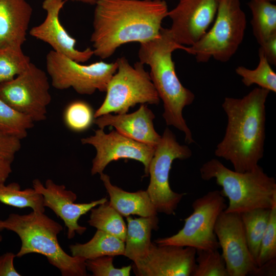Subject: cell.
I'll return each instance as SVG.
<instances>
[{
  "label": "cell",
  "instance_id": "cell-17",
  "mask_svg": "<svg viewBox=\"0 0 276 276\" xmlns=\"http://www.w3.org/2000/svg\"><path fill=\"white\" fill-rule=\"evenodd\" d=\"M66 2L64 0H44L42 7L46 12L44 20L29 31L30 35L49 44L53 50L80 63L88 61L94 55L93 50L76 48V40L71 36L61 24L60 12Z\"/></svg>",
  "mask_w": 276,
  "mask_h": 276
},
{
  "label": "cell",
  "instance_id": "cell-1",
  "mask_svg": "<svg viewBox=\"0 0 276 276\" xmlns=\"http://www.w3.org/2000/svg\"><path fill=\"white\" fill-rule=\"evenodd\" d=\"M95 6L90 41L102 59L124 44L157 37L169 11L164 0H98Z\"/></svg>",
  "mask_w": 276,
  "mask_h": 276
},
{
  "label": "cell",
  "instance_id": "cell-19",
  "mask_svg": "<svg viewBox=\"0 0 276 276\" xmlns=\"http://www.w3.org/2000/svg\"><path fill=\"white\" fill-rule=\"evenodd\" d=\"M32 13L26 0H0V49L22 47Z\"/></svg>",
  "mask_w": 276,
  "mask_h": 276
},
{
  "label": "cell",
  "instance_id": "cell-38",
  "mask_svg": "<svg viewBox=\"0 0 276 276\" xmlns=\"http://www.w3.org/2000/svg\"><path fill=\"white\" fill-rule=\"evenodd\" d=\"M11 163L0 159V185L5 183L11 173Z\"/></svg>",
  "mask_w": 276,
  "mask_h": 276
},
{
  "label": "cell",
  "instance_id": "cell-5",
  "mask_svg": "<svg viewBox=\"0 0 276 276\" xmlns=\"http://www.w3.org/2000/svg\"><path fill=\"white\" fill-rule=\"evenodd\" d=\"M200 173L203 180L214 179L222 187L221 193L228 200L226 212L240 214L257 208L271 209L276 203L275 180L259 165L240 172L212 158L202 165Z\"/></svg>",
  "mask_w": 276,
  "mask_h": 276
},
{
  "label": "cell",
  "instance_id": "cell-22",
  "mask_svg": "<svg viewBox=\"0 0 276 276\" xmlns=\"http://www.w3.org/2000/svg\"><path fill=\"white\" fill-rule=\"evenodd\" d=\"M70 249L72 256L87 260L104 256L124 255L125 242L113 235L97 229L89 241L83 244H72Z\"/></svg>",
  "mask_w": 276,
  "mask_h": 276
},
{
  "label": "cell",
  "instance_id": "cell-31",
  "mask_svg": "<svg viewBox=\"0 0 276 276\" xmlns=\"http://www.w3.org/2000/svg\"><path fill=\"white\" fill-rule=\"evenodd\" d=\"M94 114L88 103L76 100L70 103L66 107L63 120L68 129L75 132H82L88 129L94 123Z\"/></svg>",
  "mask_w": 276,
  "mask_h": 276
},
{
  "label": "cell",
  "instance_id": "cell-33",
  "mask_svg": "<svg viewBox=\"0 0 276 276\" xmlns=\"http://www.w3.org/2000/svg\"><path fill=\"white\" fill-rule=\"evenodd\" d=\"M113 257L104 256L86 260V269L94 276H129L132 265L116 268L113 264Z\"/></svg>",
  "mask_w": 276,
  "mask_h": 276
},
{
  "label": "cell",
  "instance_id": "cell-27",
  "mask_svg": "<svg viewBox=\"0 0 276 276\" xmlns=\"http://www.w3.org/2000/svg\"><path fill=\"white\" fill-rule=\"evenodd\" d=\"M259 62L254 70L248 69L243 66H238L236 73L242 77V82L246 86L253 84L260 87L276 92V73L271 68L270 63L263 52L259 49Z\"/></svg>",
  "mask_w": 276,
  "mask_h": 276
},
{
  "label": "cell",
  "instance_id": "cell-14",
  "mask_svg": "<svg viewBox=\"0 0 276 276\" xmlns=\"http://www.w3.org/2000/svg\"><path fill=\"white\" fill-rule=\"evenodd\" d=\"M219 0H179L169 11L172 21L169 30L178 44L191 46L207 32L216 15Z\"/></svg>",
  "mask_w": 276,
  "mask_h": 276
},
{
  "label": "cell",
  "instance_id": "cell-28",
  "mask_svg": "<svg viewBox=\"0 0 276 276\" xmlns=\"http://www.w3.org/2000/svg\"><path fill=\"white\" fill-rule=\"evenodd\" d=\"M21 48L0 49V85L11 81L24 72L31 63Z\"/></svg>",
  "mask_w": 276,
  "mask_h": 276
},
{
  "label": "cell",
  "instance_id": "cell-41",
  "mask_svg": "<svg viewBox=\"0 0 276 276\" xmlns=\"http://www.w3.org/2000/svg\"><path fill=\"white\" fill-rule=\"evenodd\" d=\"M267 1H269L270 2H272V1H275V0H267Z\"/></svg>",
  "mask_w": 276,
  "mask_h": 276
},
{
  "label": "cell",
  "instance_id": "cell-21",
  "mask_svg": "<svg viewBox=\"0 0 276 276\" xmlns=\"http://www.w3.org/2000/svg\"><path fill=\"white\" fill-rule=\"evenodd\" d=\"M126 218L127 224L124 256L134 262L148 254L152 243V232L158 228L159 220L157 215Z\"/></svg>",
  "mask_w": 276,
  "mask_h": 276
},
{
  "label": "cell",
  "instance_id": "cell-34",
  "mask_svg": "<svg viewBox=\"0 0 276 276\" xmlns=\"http://www.w3.org/2000/svg\"><path fill=\"white\" fill-rule=\"evenodd\" d=\"M20 140L0 129V159L12 163L21 148Z\"/></svg>",
  "mask_w": 276,
  "mask_h": 276
},
{
  "label": "cell",
  "instance_id": "cell-36",
  "mask_svg": "<svg viewBox=\"0 0 276 276\" xmlns=\"http://www.w3.org/2000/svg\"><path fill=\"white\" fill-rule=\"evenodd\" d=\"M270 64H276V33L260 44L259 48Z\"/></svg>",
  "mask_w": 276,
  "mask_h": 276
},
{
  "label": "cell",
  "instance_id": "cell-12",
  "mask_svg": "<svg viewBox=\"0 0 276 276\" xmlns=\"http://www.w3.org/2000/svg\"><path fill=\"white\" fill-rule=\"evenodd\" d=\"M214 231L229 276L255 275L258 266L249 249L240 214L223 211Z\"/></svg>",
  "mask_w": 276,
  "mask_h": 276
},
{
  "label": "cell",
  "instance_id": "cell-32",
  "mask_svg": "<svg viewBox=\"0 0 276 276\" xmlns=\"http://www.w3.org/2000/svg\"><path fill=\"white\" fill-rule=\"evenodd\" d=\"M276 259V203L270 209L268 225L261 241L256 264L258 267Z\"/></svg>",
  "mask_w": 276,
  "mask_h": 276
},
{
  "label": "cell",
  "instance_id": "cell-13",
  "mask_svg": "<svg viewBox=\"0 0 276 276\" xmlns=\"http://www.w3.org/2000/svg\"><path fill=\"white\" fill-rule=\"evenodd\" d=\"M83 145H90L96 154L92 160L91 174H100L112 161L131 159L139 161L144 166L146 176H148L149 167L155 147L128 138L116 130L106 133L99 128L93 135L82 138Z\"/></svg>",
  "mask_w": 276,
  "mask_h": 276
},
{
  "label": "cell",
  "instance_id": "cell-6",
  "mask_svg": "<svg viewBox=\"0 0 276 276\" xmlns=\"http://www.w3.org/2000/svg\"><path fill=\"white\" fill-rule=\"evenodd\" d=\"M246 15L240 0H219L216 17L211 29L184 51L195 56L198 62L211 58L225 62L237 52L244 38Z\"/></svg>",
  "mask_w": 276,
  "mask_h": 276
},
{
  "label": "cell",
  "instance_id": "cell-8",
  "mask_svg": "<svg viewBox=\"0 0 276 276\" xmlns=\"http://www.w3.org/2000/svg\"><path fill=\"white\" fill-rule=\"evenodd\" d=\"M221 191H212L194 201L192 213L185 219L183 227L176 234L157 239L158 245L190 247L196 250L218 249L214 231L219 215L227 207Z\"/></svg>",
  "mask_w": 276,
  "mask_h": 276
},
{
  "label": "cell",
  "instance_id": "cell-24",
  "mask_svg": "<svg viewBox=\"0 0 276 276\" xmlns=\"http://www.w3.org/2000/svg\"><path fill=\"white\" fill-rule=\"evenodd\" d=\"M88 224L98 230L113 235L125 241L127 225L123 216L107 201L90 210Z\"/></svg>",
  "mask_w": 276,
  "mask_h": 276
},
{
  "label": "cell",
  "instance_id": "cell-3",
  "mask_svg": "<svg viewBox=\"0 0 276 276\" xmlns=\"http://www.w3.org/2000/svg\"><path fill=\"white\" fill-rule=\"evenodd\" d=\"M185 47L175 41L169 29L162 28L157 37L140 43L138 57L141 63L150 66L151 81L163 102V117L167 125L183 132L185 142L190 144L194 140L182 110L193 102L195 95L180 82L172 57L175 50Z\"/></svg>",
  "mask_w": 276,
  "mask_h": 276
},
{
  "label": "cell",
  "instance_id": "cell-23",
  "mask_svg": "<svg viewBox=\"0 0 276 276\" xmlns=\"http://www.w3.org/2000/svg\"><path fill=\"white\" fill-rule=\"evenodd\" d=\"M252 32L260 45L276 33V6L267 0H249Z\"/></svg>",
  "mask_w": 276,
  "mask_h": 276
},
{
  "label": "cell",
  "instance_id": "cell-10",
  "mask_svg": "<svg viewBox=\"0 0 276 276\" xmlns=\"http://www.w3.org/2000/svg\"><path fill=\"white\" fill-rule=\"evenodd\" d=\"M46 69L52 86L57 89L73 88L81 95H91L97 90L105 92L108 83L116 72V61H100L88 65L50 51L46 55Z\"/></svg>",
  "mask_w": 276,
  "mask_h": 276
},
{
  "label": "cell",
  "instance_id": "cell-20",
  "mask_svg": "<svg viewBox=\"0 0 276 276\" xmlns=\"http://www.w3.org/2000/svg\"><path fill=\"white\" fill-rule=\"evenodd\" d=\"M100 179L109 196L110 204L122 216L131 215L140 217L157 215V212L147 191L139 190L129 192L112 185L110 177L103 172L100 174Z\"/></svg>",
  "mask_w": 276,
  "mask_h": 276
},
{
  "label": "cell",
  "instance_id": "cell-30",
  "mask_svg": "<svg viewBox=\"0 0 276 276\" xmlns=\"http://www.w3.org/2000/svg\"><path fill=\"white\" fill-rule=\"evenodd\" d=\"M196 266L192 276H229L218 249L196 250Z\"/></svg>",
  "mask_w": 276,
  "mask_h": 276
},
{
  "label": "cell",
  "instance_id": "cell-40",
  "mask_svg": "<svg viewBox=\"0 0 276 276\" xmlns=\"http://www.w3.org/2000/svg\"><path fill=\"white\" fill-rule=\"evenodd\" d=\"M3 230V228H2L1 226H0V242H1L2 241V239H3V237H2V236L1 235V232Z\"/></svg>",
  "mask_w": 276,
  "mask_h": 276
},
{
  "label": "cell",
  "instance_id": "cell-9",
  "mask_svg": "<svg viewBox=\"0 0 276 276\" xmlns=\"http://www.w3.org/2000/svg\"><path fill=\"white\" fill-rule=\"evenodd\" d=\"M192 152L186 145L179 144L173 132L167 127L155 151L149 167L150 182L147 192L157 213L174 215L185 193L174 192L169 185L173 162L190 158Z\"/></svg>",
  "mask_w": 276,
  "mask_h": 276
},
{
  "label": "cell",
  "instance_id": "cell-35",
  "mask_svg": "<svg viewBox=\"0 0 276 276\" xmlns=\"http://www.w3.org/2000/svg\"><path fill=\"white\" fill-rule=\"evenodd\" d=\"M16 255L13 252H6L0 256V276H20L14 265Z\"/></svg>",
  "mask_w": 276,
  "mask_h": 276
},
{
  "label": "cell",
  "instance_id": "cell-11",
  "mask_svg": "<svg viewBox=\"0 0 276 276\" xmlns=\"http://www.w3.org/2000/svg\"><path fill=\"white\" fill-rule=\"evenodd\" d=\"M50 87L46 73L31 62L21 74L0 85V98L34 122H41L46 119L51 102Z\"/></svg>",
  "mask_w": 276,
  "mask_h": 276
},
{
  "label": "cell",
  "instance_id": "cell-26",
  "mask_svg": "<svg viewBox=\"0 0 276 276\" xmlns=\"http://www.w3.org/2000/svg\"><path fill=\"white\" fill-rule=\"evenodd\" d=\"M0 202L19 209L30 208L33 211H45L42 195L33 188L21 190L16 182L0 185Z\"/></svg>",
  "mask_w": 276,
  "mask_h": 276
},
{
  "label": "cell",
  "instance_id": "cell-37",
  "mask_svg": "<svg viewBox=\"0 0 276 276\" xmlns=\"http://www.w3.org/2000/svg\"><path fill=\"white\" fill-rule=\"evenodd\" d=\"M275 259L269 261L262 266L258 267L255 275H275Z\"/></svg>",
  "mask_w": 276,
  "mask_h": 276
},
{
  "label": "cell",
  "instance_id": "cell-2",
  "mask_svg": "<svg viewBox=\"0 0 276 276\" xmlns=\"http://www.w3.org/2000/svg\"><path fill=\"white\" fill-rule=\"evenodd\" d=\"M269 92L257 87L242 98L225 97L222 104L227 124L215 155L229 161L236 171L254 169L263 156L265 103Z\"/></svg>",
  "mask_w": 276,
  "mask_h": 276
},
{
  "label": "cell",
  "instance_id": "cell-39",
  "mask_svg": "<svg viewBox=\"0 0 276 276\" xmlns=\"http://www.w3.org/2000/svg\"><path fill=\"white\" fill-rule=\"evenodd\" d=\"M65 2L70 1L73 2H78L90 5H95L98 0H64Z\"/></svg>",
  "mask_w": 276,
  "mask_h": 276
},
{
  "label": "cell",
  "instance_id": "cell-42",
  "mask_svg": "<svg viewBox=\"0 0 276 276\" xmlns=\"http://www.w3.org/2000/svg\"><path fill=\"white\" fill-rule=\"evenodd\" d=\"M147 1H154V0H147Z\"/></svg>",
  "mask_w": 276,
  "mask_h": 276
},
{
  "label": "cell",
  "instance_id": "cell-18",
  "mask_svg": "<svg viewBox=\"0 0 276 276\" xmlns=\"http://www.w3.org/2000/svg\"><path fill=\"white\" fill-rule=\"evenodd\" d=\"M155 115L147 104H141L139 108L131 113L105 114L95 118L94 123L99 128L112 126L120 134L132 140L154 147L158 144L161 135L155 130Z\"/></svg>",
  "mask_w": 276,
  "mask_h": 276
},
{
  "label": "cell",
  "instance_id": "cell-4",
  "mask_svg": "<svg viewBox=\"0 0 276 276\" xmlns=\"http://www.w3.org/2000/svg\"><path fill=\"white\" fill-rule=\"evenodd\" d=\"M0 226L19 237L21 246L16 257L40 254L58 269L62 276L87 275L86 260L64 251L57 238L62 226L44 213L32 211L25 215L12 213L5 220H0Z\"/></svg>",
  "mask_w": 276,
  "mask_h": 276
},
{
  "label": "cell",
  "instance_id": "cell-25",
  "mask_svg": "<svg viewBox=\"0 0 276 276\" xmlns=\"http://www.w3.org/2000/svg\"><path fill=\"white\" fill-rule=\"evenodd\" d=\"M270 209L257 208L240 213L249 249L256 262L261 241L268 225Z\"/></svg>",
  "mask_w": 276,
  "mask_h": 276
},
{
  "label": "cell",
  "instance_id": "cell-16",
  "mask_svg": "<svg viewBox=\"0 0 276 276\" xmlns=\"http://www.w3.org/2000/svg\"><path fill=\"white\" fill-rule=\"evenodd\" d=\"M33 188L41 194L43 198L44 207H48L59 217L67 227V237L73 238L76 234H83L86 227L80 225L78 220L93 208L107 201V198L92 201L89 203H75L77 195L67 190L64 185H58L52 179L46 180L43 185L39 179L32 182Z\"/></svg>",
  "mask_w": 276,
  "mask_h": 276
},
{
  "label": "cell",
  "instance_id": "cell-7",
  "mask_svg": "<svg viewBox=\"0 0 276 276\" xmlns=\"http://www.w3.org/2000/svg\"><path fill=\"white\" fill-rule=\"evenodd\" d=\"M116 61L117 71L108 83L105 98L95 112V118L112 112L126 113L137 104L159 103L160 98L144 64L138 61L132 66L125 57Z\"/></svg>",
  "mask_w": 276,
  "mask_h": 276
},
{
  "label": "cell",
  "instance_id": "cell-15",
  "mask_svg": "<svg viewBox=\"0 0 276 276\" xmlns=\"http://www.w3.org/2000/svg\"><path fill=\"white\" fill-rule=\"evenodd\" d=\"M196 256L192 247L152 242L147 255L134 262L132 269L137 276H192Z\"/></svg>",
  "mask_w": 276,
  "mask_h": 276
},
{
  "label": "cell",
  "instance_id": "cell-29",
  "mask_svg": "<svg viewBox=\"0 0 276 276\" xmlns=\"http://www.w3.org/2000/svg\"><path fill=\"white\" fill-rule=\"evenodd\" d=\"M34 122L28 116L13 109L0 98V129L20 140L27 136Z\"/></svg>",
  "mask_w": 276,
  "mask_h": 276
}]
</instances>
